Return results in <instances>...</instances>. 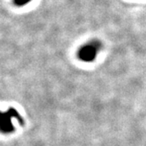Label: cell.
<instances>
[{"label":"cell","instance_id":"6da1fadb","mask_svg":"<svg viewBox=\"0 0 146 146\" xmlns=\"http://www.w3.org/2000/svg\"><path fill=\"white\" fill-rule=\"evenodd\" d=\"M97 49L92 45H86L82 47L78 51V56L81 60L86 62H91L93 59H95Z\"/></svg>","mask_w":146,"mask_h":146},{"label":"cell","instance_id":"7a4b0ae2","mask_svg":"<svg viewBox=\"0 0 146 146\" xmlns=\"http://www.w3.org/2000/svg\"><path fill=\"white\" fill-rule=\"evenodd\" d=\"M30 0H14V2L16 5H25L27 4V2H29Z\"/></svg>","mask_w":146,"mask_h":146}]
</instances>
